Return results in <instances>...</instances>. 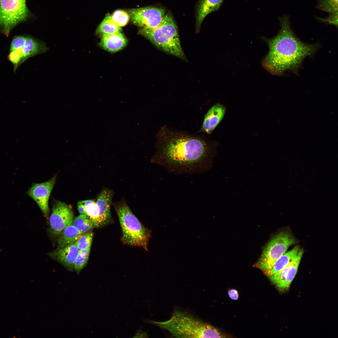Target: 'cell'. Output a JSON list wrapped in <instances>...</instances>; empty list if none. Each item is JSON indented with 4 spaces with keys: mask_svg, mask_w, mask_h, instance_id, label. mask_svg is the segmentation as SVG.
Returning <instances> with one entry per match:
<instances>
[{
    "mask_svg": "<svg viewBox=\"0 0 338 338\" xmlns=\"http://www.w3.org/2000/svg\"><path fill=\"white\" fill-rule=\"evenodd\" d=\"M161 133L153 162L180 174L202 173L213 166L215 147L195 136L173 131Z\"/></svg>",
    "mask_w": 338,
    "mask_h": 338,
    "instance_id": "obj_1",
    "label": "cell"
},
{
    "mask_svg": "<svg viewBox=\"0 0 338 338\" xmlns=\"http://www.w3.org/2000/svg\"><path fill=\"white\" fill-rule=\"evenodd\" d=\"M281 28L271 38H264L269 47L263 59V67L271 74L281 75L288 71L296 73L304 59L312 55L318 45L301 42L295 35L290 25L289 17L284 15L279 18Z\"/></svg>",
    "mask_w": 338,
    "mask_h": 338,
    "instance_id": "obj_2",
    "label": "cell"
},
{
    "mask_svg": "<svg viewBox=\"0 0 338 338\" xmlns=\"http://www.w3.org/2000/svg\"><path fill=\"white\" fill-rule=\"evenodd\" d=\"M178 338H225L218 329L186 312L175 310L171 318L163 322L147 320Z\"/></svg>",
    "mask_w": 338,
    "mask_h": 338,
    "instance_id": "obj_3",
    "label": "cell"
},
{
    "mask_svg": "<svg viewBox=\"0 0 338 338\" xmlns=\"http://www.w3.org/2000/svg\"><path fill=\"white\" fill-rule=\"evenodd\" d=\"M114 207L121 228L123 243L147 251L151 231L141 224L125 201L115 203Z\"/></svg>",
    "mask_w": 338,
    "mask_h": 338,
    "instance_id": "obj_4",
    "label": "cell"
},
{
    "mask_svg": "<svg viewBox=\"0 0 338 338\" xmlns=\"http://www.w3.org/2000/svg\"><path fill=\"white\" fill-rule=\"evenodd\" d=\"M138 33L160 49L185 59L176 25L170 14L166 13L161 24L156 28L152 29L142 28Z\"/></svg>",
    "mask_w": 338,
    "mask_h": 338,
    "instance_id": "obj_5",
    "label": "cell"
},
{
    "mask_svg": "<svg viewBox=\"0 0 338 338\" xmlns=\"http://www.w3.org/2000/svg\"><path fill=\"white\" fill-rule=\"evenodd\" d=\"M296 242L295 239L289 232L283 231L279 233L266 245L254 266L264 273L269 271L289 248Z\"/></svg>",
    "mask_w": 338,
    "mask_h": 338,
    "instance_id": "obj_6",
    "label": "cell"
},
{
    "mask_svg": "<svg viewBox=\"0 0 338 338\" xmlns=\"http://www.w3.org/2000/svg\"><path fill=\"white\" fill-rule=\"evenodd\" d=\"M28 15L26 0H0V28L7 36Z\"/></svg>",
    "mask_w": 338,
    "mask_h": 338,
    "instance_id": "obj_7",
    "label": "cell"
},
{
    "mask_svg": "<svg viewBox=\"0 0 338 338\" xmlns=\"http://www.w3.org/2000/svg\"><path fill=\"white\" fill-rule=\"evenodd\" d=\"M166 13L163 8L153 7L133 9L128 13L133 23L147 29H153L158 26Z\"/></svg>",
    "mask_w": 338,
    "mask_h": 338,
    "instance_id": "obj_8",
    "label": "cell"
},
{
    "mask_svg": "<svg viewBox=\"0 0 338 338\" xmlns=\"http://www.w3.org/2000/svg\"><path fill=\"white\" fill-rule=\"evenodd\" d=\"M74 218L70 207L65 203L57 201L53 206L49 220L52 234L55 236L59 235L65 227L72 224Z\"/></svg>",
    "mask_w": 338,
    "mask_h": 338,
    "instance_id": "obj_9",
    "label": "cell"
},
{
    "mask_svg": "<svg viewBox=\"0 0 338 338\" xmlns=\"http://www.w3.org/2000/svg\"><path fill=\"white\" fill-rule=\"evenodd\" d=\"M56 177L54 176L44 182L33 183L28 192V195L37 203L45 217L49 213L48 201Z\"/></svg>",
    "mask_w": 338,
    "mask_h": 338,
    "instance_id": "obj_10",
    "label": "cell"
},
{
    "mask_svg": "<svg viewBox=\"0 0 338 338\" xmlns=\"http://www.w3.org/2000/svg\"><path fill=\"white\" fill-rule=\"evenodd\" d=\"M303 252V249L300 248L291 262L279 273L269 278L280 291L289 287L296 274Z\"/></svg>",
    "mask_w": 338,
    "mask_h": 338,
    "instance_id": "obj_11",
    "label": "cell"
},
{
    "mask_svg": "<svg viewBox=\"0 0 338 338\" xmlns=\"http://www.w3.org/2000/svg\"><path fill=\"white\" fill-rule=\"evenodd\" d=\"M79 250L75 243L49 253V255L61 264L68 270L73 272L75 260Z\"/></svg>",
    "mask_w": 338,
    "mask_h": 338,
    "instance_id": "obj_12",
    "label": "cell"
},
{
    "mask_svg": "<svg viewBox=\"0 0 338 338\" xmlns=\"http://www.w3.org/2000/svg\"><path fill=\"white\" fill-rule=\"evenodd\" d=\"M226 111V107L219 103L213 105L205 115L199 132L210 134L222 120Z\"/></svg>",
    "mask_w": 338,
    "mask_h": 338,
    "instance_id": "obj_13",
    "label": "cell"
},
{
    "mask_svg": "<svg viewBox=\"0 0 338 338\" xmlns=\"http://www.w3.org/2000/svg\"><path fill=\"white\" fill-rule=\"evenodd\" d=\"M113 195L112 191L104 188L97 197L96 202L100 210V228L107 225L112 221L110 207Z\"/></svg>",
    "mask_w": 338,
    "mask_h": 338,
    "instance_id": "obj_14",
    "label": "cell"
},
{
    "mask_svg": "<svg viewBox=\"0 0 338 338\" xmlns=\"http://www.w3.org/2000/svg\"><path fill=\"white\" fill-rule=\"evenodd\" d=\"M127 43V40L125 36L119 32L101 35L100 45L106 50L115 52L123 49Z\"/></svg>",
    "mask_w": 338,
    "mask_h": 338,
    "instance_id": "obj_15",
    "label": "cell"
},
{
    "mask_svg": "<svg viewBox=\"0 0 338 338\" xmlns=\"http://www.w3.org/2000/svg\"><path fill=\"white\" fill-rule=\"evenodd\" d=\"M223 0H201L197 10L196 26L198 30L205 18L209 14L218 9Z\"/></svg>",
    "mask_w": 338,
    "mask_h": 338,
    "instance_id": "obj_16",
    "label": "cell"
},
{
    "mask_svg": "<svg viewBox=\"0 0 338 338\" xmlns=\"http://www.w3.org/2000/svg\"><path fill=\"white\" fill-rule=\"evenodd\" d=\"M47 50V47L44 43L32 37L26 36L22 48L24 61L29 58L44 53Z\"/></svg>",
    "mask_w": 338,
    "mask_h": 338,
    "instance_id": "obj_17",
    "label": "cell"
},
{
    "mask_svg": "<svg viewBox=\"0 0 338 338\" xmlns=\"http://www.w3.org/2000/svg\"><path fill=\"white\" fill-rule=\"evenodd\" d=\"M300 249L297 246L282 255L275 263L272 268L264 273L269 278L277 274L285 267L295 258Z\"/></svg>",
    "mask_w": 338,
    "mask_h": 338,
    "instance_id": "obj_18",
    "label": "cell"
},
{
    "mask_svg": "<svg viewBox=\"0 0 338 338\" xmlns=\"http://www.w3.org/2000/svg\"><path fill=\"white\" fill-rule=\"evenodd\" d=\"M84 233L78 230L72 224L67 226L59 235L56 249L74 243Z\"/></svg>",
    "mask_w": 338,
    "mask_h": 338,
    "instance_id": "obj_19",
    "label": "cell"
},
{
    "mask_svg": "<svg viewBox=\"0 0 338 338\" xmlns=\"http://www.w3.org/2000/svg\"><path fill=\"white\" fill-rule=\"evenodd\" d=\"M85 207L86 215L94 223L95 227L100 228V210L94 200L82 201Z\"/></svg>",
    "mask_w": 338,
    "mask_h": 338,
    "instance_id": "obj_20",
    "label": "cell"
},
{
    "mask_svg": "<svg viewBox=\"0 0 338 338\" xmlns=\"http://www.w3.org/2000/svg\"><path fill=\"white\" fill-rule=\"evenodd\" d=\"M121 27L112 22L110 15H107L98 27L97 33L101 35L111 34L120 32Z\"/></svg>",
    "mask_w": 338,
    "mask_h": 338,
    "instance_id": "obj_21",
    "label": "cell"
},
{
    "mask_svg": "<svg viewBox=\"0 0 338 338\" xmlns=\"http://www.w3.org/2000/svg\"><path fill=\"white\" fill-rule=\"evenodd\" d=\"M72 225L79 231L84 233L90 231L95 225L91 220L86 214H80L74 219Z\"/></svg>",
    "mask_w": 338,
    "mask_h": 338,
    "instance_id": "obj_22",
    "label": "cell"
},
{
    "mask_svg": "<svg viewBox=\"0 0 338 338\" xmlns=\"http://www.w3.org/2000/svg\"><path fill=\"white\" fill-rule=\"evenodd\" d=\"M90 250V248L79 250L74 265V269L77 274H79L86 265L88 261Z\"/></svg>",
    "mask_w": 338,
    "mask_h": 338,
    "instance_id": "obj_23",
    "label": "cell"
},
{
    "mask_svg": "<svg viewBox=\"0 0 338 338\" xmlns=\"http://www.w3.org/2000/svg\"><path fill=\"white\" fill-rule=\"evenodd\" d=\"M316 7L329 13L334 12L338 11V0H317Z\"/></svg>",
    "mask_w": 338,
    "mask_h": 338,
    "instance_id": "obj_24",
    "label": "cell"
},
{
    "mask_svg": "<svg viewBox=\"0 0 338 338\" xmlns=\"http://www.w3.org/2000/svg\"><path fill=\"white\" fill-rule=\"evenodd\" d=\"M110 18L113 23L122 27L128 23L130 17L127 12L119 10L115 11L112 15H110Z\"/></svg>",
    "mask_w": 338,
    "mask_h": 338,
    "instance_id": "obj_25",
    "label": "cell"
},
{
    "mask_svg": "<svg viewBox=\"0 0 338 338\" xmlns=\"http://www.w3.org/2000/svg\"><path fill=\"white\" fill-rule=\"evenodd\" d=\"M93 236V233L88 232L82 235L75 242L79 250L90 248Z\"/></svg>",
    "mask_w": 338,
    "mask_h": 338,
    "instance_id": "obj_26",
    "label": "cell"
},
{
    "mask_svg": "<svg viewBox=\"0 0 338 338\" xmlns=\"http://www.w3.org/2000/svg\"><path fill=\"white\" fill-rule=\"evenodd\" d=\"M22 48L16 50H10L8 54V59L13 64L14 71L16 70L21 64L24 62L22 53Z\"/></svg>",
    "mask_w": 338,
    "mask_h": 338,
    "instance_id": "obj_27",
    "label": "cell"
},
{
    "mask_svg": "<svg viewBox=\"0 0 338 338\" xmlns=\"http://www.w3.org/2000/svg\"><path fill=\"white\" fill-rule=\"evenodd\" d=\"M26 36H17L13 38L10 45V50H16L22 48L24 44Z\"/></svg>",
    "mask_w": 338,
    "mask_h": 338,
    "instance_id": "obj_28",
    "label": "cell"
},
{
    "mask_svg": "<svg viewBox=\"0 0 338 338\" xmlns=\"http://www.w3.org/2000/svg\"><path fill=\"white\" fill-rule=\"evenodd\" d=\"M316 18L322 22L334 25L337 27L338 26V11L330 13L328 17L325 18L319 17Z\"/></svg>",
    "mask_w": 338,
    "mask_h": 338,
    "instance_id": "obj_29",
    "label": "cell"
},
{
    "mask_svg": "<svg viewBox=\"0 0 338 338\" xmlns=\"http://www.w3.org/2000/svg\"><path fill=\"white\" fill-rule=\"evenodd\" d=\"M229 297L232 300H237L239 297V294L238 291L235 289H232L228 292Z\"/></svg>",
    "mask_w": 338,
    "mask_h": 338,
    "instance_id": "obj_30",
    "label": "cell"
},
{
    "mask_svg": "<svg viewBox=\"0 0 338 338\" xmlns=\"http://www.w3.org/2000/svg\"><path fill=\"white\" fill-rule=\"evenodd\" d=\"M78 209L80 214H86L85 207L83 201H79L77 203Z\"/></svg>",
    "mask_w": 338,
    "mask_h": 338,
    "instance_id": "obj_31",
    "label": "cell"
}]
</instances>
